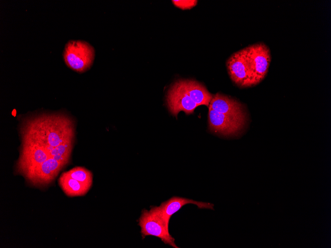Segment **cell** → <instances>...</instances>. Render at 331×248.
I'll use <instances>...</instances> for the list:
<instances>
[{"instance_id":"obj_9","label":"cell","mask_w":331,"mask_h":248,"mask_svg":"<svg viewBox=\"0 0 331 248\" xmlns=\"http://www.w3.org/2000/svg\"><path fill=\"white\" fill-rule=\"evenodd\" d=\"M194 204L200 209H214V204L211 203L194 200L192 199L173 197L162 202L158 206L161 215L166 224L168 226L171 216L178 211L182 206L187 204Z\"/></svg>"},{"instance_id":"obj_5","label":"cell","mask_w":331,"mask_h":248,"mask_svg":"<svg viewBox=\"0 0 331 248\" xmlns=\"http://www.w3.org/2000/svg\"><path fill=\"white\" fill-rule=\"evenodd\" d=\"M226 65L230 78L235 85L241 88L251 87V73L245 48L232 54Z\"/></svg>"},{"instance_id":"obj_8","label":"cell","mask_w":331,"mask_h":248,"mask_svg":"<svg viewBox=\"0 0 331 248\" xmlns=\"http://www.w3.org/2000/svg\"><path fill=\"white\" fill-rule=\"evenodd\" d=\"M209 108L236 117L246 118L247 117L243 104L230 96L219 93L213 95Z\"/></svg>"},{"instance_id":"obj_2","label":"cell","mask_w":331,"mask_h":248,"mask_svg":"<svg viewBox=\"0 0 331 248\" xmlns=\"http://www.w3.org/2000/svg\"><path fill=\"white\" fill-rule=\"evenodd\" d=\"M142 236H153L159 238L166 245L174 248L178 247L175 245L174 239L169 233L167 226L160 212L158 206H152L150 210L144 209L139 219Z\"/></svg>"},{"instance_id":"obj_7","label":"cell","mask_w":331,"mask_h":248,"mask_svg":"<svg viewBox=\"0 0 331 248\" xmlns=\"http://www.w3.org/2000/svg\"><path fill=\"white\" fill-rule=\"evenodd\" d=\"M67 164L53 158H49L24 177L34 186H46L55 178L59 171Z\"/></svg>"},{"instance_id":"obj_1","label":"cell","mask_w":331,"mask_h":248,"mask_svg":"<svg viewBox=\"0 0 331 248\" xmlns=\"http://www.w3.org/2000/svg\"><path fill=\"white\" fill-rule=\"evenodd\" d=\"M63 56L69 68L83 73L92 66L95 58V50L85 41L70 40L65 46Z\"/></svg>"},{"instance_id":"obj_4","label":"cell","mask_w":331,"mask_h":248,"mask_svg":"<svg viewBox=\"0 0 331 248\" xmlns=\"http://www.w3.org/2000/svg\"><path fill=\"white\" fill-rule=\"evenodd\" d=\"M246 121V118L225 115L209 108V129L222 136H237L244 128Z\"/></svg>"},{"instance_id":"obj_3","label":"cell","mask_w":331,"mask_h":248,"mask_svg":"<svg viewBox=\"0 0 331 248\" xmlns=\"http://www.w3.org/2000/svg\"><path fill=\"white\" fill-rule=\"evenodd\" d=\"M245 48L251 73L252 87L260 83L266 76L271 61V51L263 42Z\"/></svg>"},{"instance_id":"obj_10","label":"cell","mask_w":331,"mask_h":248,"mask_svg":"<svg viewBox=\"0 0 331 248\" xmlns=\"http://www.w3.org/2000/svg\"><path fill=\"white\" fill-rule=\"evenodd\" d=\"M182 82L187 94L198 106L209 107L213 95L203 85L195 80H185Z\"/></svg>"},{"instance_id":"obj_11","label":"cell","mask_w":331,"mask_h":248,"mask_svg":"<svg viewBox=\"0 0 331 248\" xmlns=\"http://www.w3.org/2000/svg\"><path fill=\"white\" fill-rule=\"evenodd\" d=\"M58 183L63 191L69 197L83 196L90 188L72 178L65 172L62 173L60 176Z\"/></svg>"},{"instance_id":"obj_6","label":"cell","mask_w":331,"mask_h":248,"mask_svg":"<svg viewBox=\"0 0 331 248\" xmlns=\"http://www.w3.org/2000/svg\"><path fill=\"white\" fill-rule=\"evenodd\" d=\"M166 102L170 112L175 117L181 111L191 114L198 106L187 94L182 80L175 82L170 87L167 93Z\"/></svg>"},{"instance_id":"obj_12","label":"cell","mask_w":331,"mask_h":248,"mask_svg":"<svg viewBox=\"0 0 331 248\" xmlns=\"http://www.w3.org/2000/svg\"><path fill=\"white\" fill-rule=\"evenodd\" d=\"M65 172L72 178L78 181L89 188L91 187L92 184L93 175L90 171L84 167H76Z\"/></svg>"},{"instance_id":"obj_13","label":"cell","mask_w":331,"mask_h":248,"mask_svg":"<svg viewBox=\"0 0 331 248\" xmlns=\"http://www.w3.org/2000/svg\"><path fill=\"white\" fill-rule=\"evenodd\" d=\"M172 1L176 6L182 9H190L197 3V0H172Z\"/></svg>"}]
</instances>
